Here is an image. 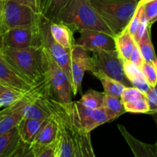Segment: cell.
<instances>
[{
	"label": "cell",
	"mask_w": 157,
	"mask_h": 157,
	"mask_svg": "<svg viewBox=\"0 0 157 157\" xmlns=\"http://www.w3.org/2000/svg\"><path fill=\"white\" fill-rule=\"evenodd\" d=\"M2 15L5 32L14 28L36 25L41 17L30 6L11 0H2Z\"/></svg>",
	"instance_id": "cell-6"
},
{
	"label": "cell",
	"mask_w": 157,
	"mask_h": 157,
	"mask_svg": "<svg viewBox=\"0 0 157 157\" xmlns=\"http://www.w3.org/2000/svg\"><path fill=\"white\" fill-rule=\"evenodd\" d=\"M114 41L115 48L123 61L130 59V55L136 42L127 28L117 35H114Z\"/></svg>",
	"instance_id": "cell-22"
},
{
	"label": "cell",
	"mask_w": 157,
	"mask_h": 157,
	"mask_svg": "<svg viewBox=\"0 0 157 157\" xmlns=\"http://www.w3.org/2000/svg\"><path fill=\"white\" fill-rule=\"evenodd\" d=\"M11 1L21 3V4L30 6V7L32 8L34 10H35L36 12H38V7H37V0H11ZM38 13H39V12H38Z\"/></svg>",
	"instance_id": "cell-38"
},
{
	"label": "cell",
	"mask_w": 157,
	"mask_h": 157,
	"mask_svg": "<svg viewBox=\"0 0 157 157\" xmlns=\"http://www.w3.org/2000/svg\"><path fill=\"white\" fill-rule=\"evenodd\" d=\"M12 157H35V154L31 146L22 142L19 148Z\"/></svg>",
	"instance_id": "cell-35"
},
{
	"label": "cell",
	"mask_w": 157,
	"mask_h": 157,
	"mask_svg": "<svg viewBox=\"0 0 157 157\" xmlns=\"http://www.w3.org/2000/svg\"><path fill=\"white\" fill-rule=\"evenodd\" d=\"M90 2L113 35H116L127 27L139 0H90Z\"/></svg>",
	"instance_id": "cell-3"
},
{
	"label": "cell",
	"mask_w": 157,
	"mask_h": 157,
	"mask_svg": "<svg viewBox=\"0 0 157 157\" xmlns=\"http://www.w3.org/2000/svg\"><path fill=\"white\" fill-rule=\"evenodd\" d=\"M0 84L20 91L27 92L32 88L31 86L0 54Z\"/></svg>",
	"instance_id": "cell-14"
},
{
	"label": "cell",
	"mask_w": 157,
	"mask_h": 157,
	"mask_svg": "<svg viewBox=\"0 0 157 157\" xmlns=\"http://www.w3.org/2000/svg\"><path fill=\"white\" fill-rule=\"evenodd\" d=\"M144 6V13L148 21L149 25H152V21L157 16V0H153L151 2L145 3Z\"/></svg>",
	"instance_id": "cell-32"
},
{
	"label": "cell",
	"mask_w": 157,
	"mask_h": 157,
	"mask_svg": "<svg viewBox=\"0 0 157 157\" xmlns=\"http://www.w3.org/2000/svg\"><path fill=\"white\" fill-rule=\"evenodd\" d=\"M5 48L23 49L42 47L40 22L36 25L8 29L2 34Z\"/></svg>",
	"instance_id": "cell-8"
},
{
	"label": "cell",
	"mask_w": 157,
	"mask_h": 157,
	"mask_svg": "<svg viewBox=\"0 0 157 157\" xmlns=\"http://www.w3.org/2000/svg\"><path fill=\"white\" fill-rule=\"evenodd\" d=\"M50 23L51 21L45 18L43 16L41 17L40 32L42 46L48 52L52 59L65 72L72 85V77L71 71V51L63 48L52 38L50 32Z\"/></svg>",
	"instance_id": "cell-9"
},
{
	"label": "cell",
	"mask_w": 157,
	"mask_h": 157,
	"mask_svg": "<svg viewBox=\"0 0 157 157\" xmlns=\"http://www.w3.org/2000/svg\"><path fill=\"white\" fill-rule=\"evenodd\" d=\"M25 93L26 92L8 88L0 94V109L9 107L16 101H19L24 97Z\"/></svg>",
	"instance_id": "cell-29"
},
{
	"label": "cell",
	"mask_w": 157,
	"mask_h": 157,
	"mask_svg": "<svg viewBox=\"0 0 157 157\" xmlns=\"http://www.w3.org/2000/svg\"><path fill=\"white\" fill-rule=\"evenodd\" d=\"M44 96V103L58 126V156L75 157L74 132L71 124V102L64 104L52 97Z\"/></svg>",
	"instance_id": "cell-4"
},
{
	"label": "cell",
	"mask_w": 157,
	"mask_h": 157,
	"mask_svg": "<svg viewBox=\"0 0 157 157\" xmlns=\"http://www.w3.org/2000/svg\"><path fill=\"white\" fill-rule=\"evenodd\" d=\"M68 0H37L38 11L51 22H57L61 9Z\"/></svg>",
	"instance_id": "cell-21"
},
{
	"label": "cell",
	"mask_w": 157,
	"mask_h": 157,
	"mask_svg": "<svg viewBox=\"0 0 157 157\" xmlns=\"http://www.w3.org/2000/svg\"><path fill=\"white\" fill-rule=\"evenodd\" d=\"M94 61L88 52L79 46L74 45L71 50V71L74 95L81 92V84L85 71L95 72Z\"/></svg>",
	"instance_id": "cell-10"
},
{
	"label": "cell",
	"mask_w": 157,
	"mask_h": 157,
	"mask_svg": "<svg viewBox=\"0 0 157 157\" xmlns=\"http://www.w3.org/2000/svg\"><path fill=\"white\" fill-rule=\"evenodd\" d=\"M103 108L108 117L109 121H113L124 113H127L121 98L108 94H105L104 97Z\"/></svg>",
	"instance_id": "cell-24"
},
{
	"label": "cell",
	"mask_w": 157,
	"mask_h": 157,
	"mask_svg": "<svg viewBox=\"0 0 157 157\" xmlns=\"http://www.w3.org/2000/svg\"><path fill=\"white\" fill-rule=\"evenodd\" d=\"M27 92L19 101L0 110V136L18 127L23 118L22 109L27 99Z\"/></svg>",
	"instance_id": "cell-13"
},
{
	"label": "cell",
	"mask_w": 157,
	"mask_h": 157,
	"mask_svg": "<svg viewBox=\"0 0 157 157\" xmlns=\"http://www.w3.org/2000/svg\"><path fill=\"white\" fill-rule=\"evenodd\" d=\"M143 11H144V6H143V5L138 4L136 12H135L133 18H131L130 23H129L128 25H127V30L129 31V32H130L133 37H134L135 34H136V31H137L138 27H139Z\"/></svg>",
	"instance_id": "cell-31"
},
{
	"label": "cell",
	"mask_w": 157,
	"mask_h": 157,
	"mask_svg": "<svg viewBox=\"0 0 157 157\" xmlns=\"http://www.w3.org/2000/svg\"><path fill=\"white\" fill-rule=\"evenodd\" d=\"M2 55L32 87L44 80L45 55L43 46L23 49L4 47Z\"/></svg>",
	"instance_id": "cell-2"
},
{
	"label": "cell",
	"mask_w": 157,
	"mask_h": 157,
	"mask_svg": "<svg viewBox=\"0 0 157 157\" xmlns=\"http://www.w3.org/2000/svg\"><path fill=\"white\" fill-rule=\"evenodd\" d=\"M3 48H4V44H3L2 35H0V54L2 52Z\"/></svg>",
	"instance_id": "cell-41"
},
{
	"label": "cell",
	"mask_w": 157,
	"mask_h": 157,
	"mask_svg": "<svg viewBox=\"0 0 157 157\" xmlns=\"http://www.w3.org/2000/svg\"><path fill=\"white\" fill-rule=\"evenodd\" d=\"M157 21V16L156 17V18H154V19H153V21H152V25H153V23H155V22H156V21Z\"/></svg>",
	"instance_id": "cell-44"
},
{
	"label": "cell",
	"mask_w": 157,
	"mask_h": 157,
	"mask_svg": "<svg viewBox=\"0 0 157 157\" xmlns=\"http://www.w3.org/2000/svg\"><path fill=\"white\" fill-rule=\"evenodd\" d=\"M80 37L75 40V44L87 52H96L101 50H113L115 48L114 36L94 30L80 32Z\"/></svg>",
	"instance_id": "cell-11"
},
{
	"label": "cell",
	"mask_w": 157,
	"mask_h": 157,
	"mask_svg": "<svg viewBox=\"0 0 157 157\" xmlns=\"http://www.w3.org/2000/svg\"><path fill=\"white\" fill-rule=\"evenodd\" d=\"M130 60L131 62H133V64H136L138 67L140 68L141 66L143 65V64L144 63V58H143L142 55H141L140 52L139 50V48H138L137 44H136L134 48H133V52H132L131 55H130Z\"/></svg>",
	"instance_id": "cell-36"
},
{
	"label": "cell",
	"mask_w": 157,
	"mask_h": 157,
	"mask_svg": "<svg viewBox=\"0 0 157 157\" xmlns=\"http://www.w3.org/2000/svg\"><path fill=\"white\" fill-rule=\"evenodd\" d=\"M124 69L126 77L133 87L138 89L145 94L150 91L151 87L147 83L140 67L130 60H124Z\"/></svg>",
	"instance_id": "cell-18"
},
{
	"label": "cell",
	"mask_w": 157,
	"mask_h": 157,
	"mask_svg": "<svg viewBox=\"0 0 157 157\" xmlns=\"http://www.w3.org/2000/svg\"><path fill=\"white\" fill-rule=\"evenodd\" d=\"M58 140V126L56 121L52 116H51L46 121L43 127L38 132V135L35 138L31 147L33 152L52 145Z\"/></svg>",
	"instance_id": "cell-15"
},
{
	"label": "cell",
	"mask_w": 157,
	"mask_h": 157,
	"mask_svg": "<svg viewBox=\"0 0 157 157\" xmlns=\"http://www.w3.org/2000/svg\"><path fill=\"white\" fill-rule=\"evenodd\" d=\"M93 75L101 82L105 94L121 98L126 86H124V84L118 82V81H115V80L112 79V78H109L101 71H96L93 73Z\"/></svg>",
	"instance_id": "cell-25"
},
{
	"label": "cell",
	"mask_w": 157,
	"mask_h": 157,
	"mask_svg": "<svg viewBox=\"0 0 157 157\" xmlns=\"http://www.w3.org/2000/svg\"><path fill=\"white\" fill-rule=\"evenodd\" d=\"M139 50L146 62L154 63L156 61V53L150 36V26L147 29L144 35L138 42H136Z\"/></svg>",
	"instance_id": "cell-26"
},
{
	"label": "cell",
	"mask_w": 157,
	"mask_h": 157,
	"mask_svg": "<svg viewBox=\"0 0 157 157\" xmlns=\"http://www.w3.org/2000/svg\"><path fill=\"white\" fill-rule=\"evenodd\" d=\"M75 113L81 128L90 133L99 126L110 122L104 108L91 109L81 104L79 101L74 102Z\"/></svg>",
	"instance_id": "cell-12"
},
{
	"label": "cell",
	"mask_w": 157,
	"mask_h": 157,
	"mask_svg": "<svg viewBox=\"0 0 157 157\" xmlns=\"http://www.w3.org/2000/svg\"><path fill=\"white\" fill-rule=\"evenodd\" d=\"M71 124H72V129L74 132V147H75V157H83L82 153H81V147H80L79 139H78V133H77L76 128L75 127V124L73 123V117H72V102H71Z\"/></svg>",
	"instance_id": "cell-37"
},
{
	"label": "cell",
	"mask_w": 157,
	"mask_h": 157,
	"mask_svg": "<svg viewBox=\"0 0 157 157\" xmlns=\"http://www.w3.org/2000/svg\"><path fill=\"white\" fill-rule=\"evenodd\" d=\"M140 70L149 85L151 87H154L157 84V70L154 64L144 61Z\"/></svg>",
	"instance_id": "cell-30"
},
{
	"label": "cell",
	"mask_w": 157,
	"mask_h": 157,
	"mask_svg": "<svg viewBox=\"0 0 157 157\" xmlns=\"http://www.w3.org/2000/svg\"><path fill=\"white\" fill-rule=\"evenodd\" d=\"M47 120L41 121L23 117L17 127L21 140L28 145H31Z\"/></svg>",
	"instance_id": "cell-17"
},
{
	"label": "cell",
	"mask_w": 157,
	"mask_h": 157,
	"mask_svg": "<svg viewBox=\"0 0 157 157\" xmlns=\"http://www.w3.org/2000/svg\"><path fill=\"white\" fill-rule=\"evenodd\" d=\"M50 32L57 43L67 50H71L75 45L73 31L65 25L60 22L50 23Z\"/></svg>",
	"instance_id": "cell-19"
},
{
	"label": "cell",
	"mask_w": 157,
	"mask_h": 157,
	"mask_svg": "<svg viewBox=\"0 0 157 157\" xmlns=\"http://www.w3.org/2000/svg\"><path fill=\"white\" fill-rule=\"evenodd\" d=\"M124 104L126 112H128V113H148L149 110H150L146 95L129 101Z\"/></svg>",
	"instance_id": "cell-28"
},
{
	"label": "cell",
	"mask_w": 157,
	"mask_h": 157,
	"mask_svg": "<svg viewBox=\"0 0 157 157\" xmlns=\"http://www.w3.org/2000/svg\"><path fill=\"white\" fill-rule=\"evenodd\" d=\"M55 157H59V156H58V153H57V155H56V156H55Z\"/></svg>",
	"instance_id": "cell-46"
},
{
	"label": "cell",
	"mask_w": 157,
	"mask_h": 157,
	"mask_svg": "<svg viewBox=\"0 0 157 157\" xmlns=\"http://www.w3.org/2000/svg\"><path fill=\"white\" fill-rule=\"evenodd\" d=\"M72 117H73V123L76 128L77 133H78V139H79L80 147H81V153L83 157H96L94 153L93 147L91 144V138H90V133L84 131L81 128L78 123V119L75 113V105L74 102H72Z\"/></svg>",
	"instance_id": "cell-23"
},
{
	"label": "cell",
	"mask_w": 157,
	"mask_h": 157,
	"mask_svg": "<svg viewBox=\"0 0 157 157\" xmlns=\"http://www.w3.org/2000/svg\"><path fill=\"white\" fill-rule=\"evenodd\" d=\"M151 115L152 117H153V118L154 119L155 122H156V128H157V113H152ZM155 148H156V155H157V140H156V144H155Z\"/></svg>",
	"instance_id": "cell-40"
},
{
	"label": "cell",
	"mask_w": 157,
	"mask_h": 157,
	"mask_svg": "<svg viewBox=\"0 0 157 157\" xmlns=\"http://www.w3.org/2000/svg\"><path fill=\"white\" fill-rule=\"evenodd\" d=\"M117 127L134 157H157L155 145L147 144L137 140L123 125L118 124Z\"/></svg>",
	"instance_id": "cell-16"
},
{
	"label": "cell",
	"mask_w": 157,
	"mask_h": 157,
	"mask_svg": "<svg viewBox=\"0 0 157 157\" xmlns=\"http://www.w3.org/2000/svg\"><path fill=\"white\" fill-rule=\"evenodd\" d=\"M57 153H58V142L34 152L35 157H55Z\"/></svg>",
	"instance_id": "cell-34"
},
{
	"label": "cell",
	"mask_w": 157,
	"mask_h": 157,
	"mask_svg": "<svg viewBox=\"0 0 157 157\" xmlns=\"http://www.w3.org/2000/svg\"><path fill=\"white\" fill-rule=\"evenodd\" d=\"M44 48V47H43ZM44 50V78L48 94L62 104L71 102L73 89L65 72Z\"/></svg>",
	"instance_id": "cell-5"
},
{
	"label": "cell",
	"mask_w": 157,
	"mask_h": 157,
	"mask_svg": "<svg viewBox=\"0 0 157 157\" xmlns=\"http://www.w3.org/2000/svg\"><path fill=\"white\" fill-rule=\"evenodd\" d=\"M105 93L94 90H87L82 96L79 101L81 104L91 109H98L103 107Z\"/></svg>",
	"instance_id": "cell-27"
},
{
	"label": "cell",
	"mask_w": 157,
	"mask_h": 157,
	"mask_svg": "<svg viewBox=\"0 0 157 157\" xmlns=\"http://www.w3.org/2000/svg\"><path fill=\"white\" fill-rule=\"evenodd\" d=\"M8 88H9V87H6V86L3 85V84H0V94H2L5 90H7Z\"/></svg>",
	"instance_id": "cell-42"
},
{
	"label": "cell",
	"mask_w": 157,
	"mask_h": 157,
	"mask_svg": "<svg viewBox=\"0 0 157 157\" xmlns=\"http://www.w3.org/2000/svg\"><path fill=\"white\" fill-rule=\"evenodd\" d=\"M57 22L65 25L73 32L94 30L114 36L90 0H68L58 15Z\"/></svg>",
	"instance_id": "cell-1"
},
{
	"label": "cell",
	"mask_w": 157,
	"mask_h": 157,
	"mask_svg": "<svg viewBox=\"0 0 157 157\" xmlns=\"http://www.w3.org/2000/svg\"><path fill=\"white\" fill-rule=\"evenodd\" d=\"M153 64H154V65H155V67H156V70H157V59H156V61H155L154 63H153Z\"/></svg>",
	"instance_id": "cell-45"
},
{
	"label": "cell",
	"mask_w": 157,
	"mask_h": 157,
	"mask_svg": "<svg viewBox=\"0 0 157 157\" xmlns=\"http://www.w3.org/2000/svg\"><path fill=\"white\" fill-rule=\"evenodd\" d=\"M2 0H0V35H2L5 32L2 24Z\"/></svg>",
	"instance_id": "cell-39"
},
{
	"label": "cell",
	"mask_w": 157,
	"mask_h": 157,
	"mask_svg": "<svg viewBox=\"0 0 157 157\" xmlns=\"http://www.w3.org/2000/svg\"><path fill=\"white\" fill-rule=\"evenodd\" d=\"M22 141L20 139L18 128L0 136V157H12L18 150Z\"/></svg>",
	"instance_id": "cell-20"
},
{
	"label": "cell",
	"mask_w": 157,
	"mask_h": 157,
	"mask_svg": "<svg viewBox=\"0 0 157 157\" xmlns=\"http://www.w3.org/2000/svg\"><path fill=\"white\" fill-rule=\"evenodd\" d=\"M92 58L96 68L95 72H102L109 78L121 83L126 87H129L130 83L124 73V61L116 49L93 52Z\"/></svg>",
	"instance_id": "cell-7"
},
{
	"label": "cell",
	"mask_w": 157,
	"mask_h": 157,
	"mask_svg": "<svg viewBox=\"0 0 157 157\" xmlns=\"http://www.w3.org/2000/svg\"><path fill=\"white\" fill-rule=\"evenodd\" d=\"M147 102H148L150 114L157 113V84L154 87H151L150 91L146 94Z\"/></svg>",
	"instance_id": "cell-33"
},
{
	"label": "cell",
	"mask_w": 157,
	"mask_h": 157,
	"mask_svg": "<svg viewBox=\"0 0 157 157\" xmlns=\"http://www.w3.org/2000/svg\"><path fill=\"white\" fill-rule=\"evenodd\" d=\"M151 1H153V0H139V4L144 5L145 4V3L149 2H151Z\"/></svg>",
	"instance_id": "cell-43"
}]
</instances>
